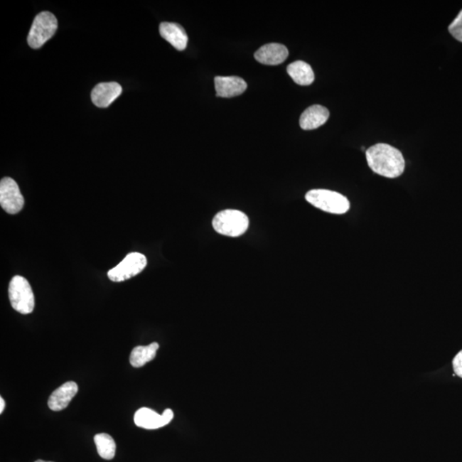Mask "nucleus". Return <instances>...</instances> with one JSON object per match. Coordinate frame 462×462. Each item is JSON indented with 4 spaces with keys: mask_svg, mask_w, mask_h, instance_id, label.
<instances>
[{
    "mask_svg": "<svg viewBox=\"0 0 462 462\" xmlns=\"http://www.w3.org/2000/svg\"><path fill=\"white\" fill-rule=\"evenodd\" d=\"M249 226V217L239 210H224L217 213L213 220V227L216 232L230 237L242 236Z\"/></svg>",
    "mask_w": 462,
    "mask_h": 462,
    "instance_id": "nucleus-2",
    "label": "nucleus"
},
{
    "mask_svg": "<svg viewBox=\"0 0 462 462\" xmlns=\"http://www.w3.org/2000/svg\"><path fill=\"white\" fill-rule=\"evenodd\" d=\"M78 392V385L70 381L58 388L51 394L48 400L49 409L53 411H61L66 409L75 394Z\"/></svg>",
    "mask_w": 462,
    "mask_h": 462,
    "instance_id": "nucleus-12",
    "label": "nucleus"
},
{
    "mask_svg": "<svg viewBox=\"0 0 462 462\" xmlns=\"http://www.w3.org/2000/svg\"><path fill=\"white\" fill-rule=\"evenodd\" d=\"M329 117L328 109L319 104H314L306 109L302 113L300 119L301 128L304 130L318 129L326 123Z\"/></svg>",
    "mask_w": 462,
    "mask_h": 462,
    "instance_id": "nucleus-14",
    "label": "nucleus"
},
{
    "mask_svg": "<svg viewBox=\"0 0 462 462\" xmlns=\"http://www.w3.org/2000/svg\"><path fill=\"white\" fill-rule=\"evenodd\" d=\"M148 264L146 256L141 253H130L123 262L109 271L107 276L112 282H124L125 280L140 274Z\"/></svg>",
    "mask_w": 462,
    "mask_h": 462,
    "instance_id": "nucleus-6",
    "label": "nucleus"
},
{
    "mask_svg": "<svg viewBox=\"0 0 462 462\" xmlns=\"http://www.w3.org/2000/svg\"><path fill=\"white\" fill-rule=\"evenodd\" d=\"M173 417V411L169 409H166L161 415L148 407H142L134 414V421L138 427L155 430L168 425Z\"/></svg>",
    "mask_w": 462,
    "mask_h": 462,
    "instance_id": "nucleus-8",
    "label": "nucleus"
},
{
    "mask_svg": "<svg viewBox=\"0 0 462 462\" xmlns=\"http://www.w3.org/2000/svg\"><path fill=\"white\" fill-rule=\"evenodd\" d=\"M365 156L369 167L377 175L396 178L404 172V158L400 151L392 146L376 144L367 150Z\"/></svg>",
    "mask_w": 462,
    "mask_h": 462,
    "instance_id": "nucleus-1",
    "label": "nucleus"
},
{
    "mask_svg": "<svg viewBox=\"0 0 462 462\" xmlns=\"http://www.w3.org/2000/svg\"><path fill=\"white\" fill-rule=\"evenodd\" d=\"M95 443L98 453L104 460H112L116 453V443L112 436L107 434L95 435Z\"/></svg>",
    "mask_w": 462,
    "mask_h": 462,
    "instance_id": "nucleus-17",
    "label": "nucleus"
},
{
    "mask_svg": "<svg viewBox=\"0 0 462 462\" xmlns=\"http://www.w3.org/2000/svg\"><path fill=\"white\" fill-rule=\"evenodd\" d=\"M287 72L298 85L309 86L314 82L312 67L304 61H296L289 65Z\"/></svg>",
    "mask_w": 462,
    "mask_h": 462,
    "instance_id": "nucleus-15",
    "label": "nucleus"
},
{
    "mask_svg": "<svg viewBox=\"0 0 462 462\" xmlns=\"http://www.w3.org/2000/svg\"><path fill=\"white\" fill-rule=\"evenodd\" d=\"M58 29V20L51 12L42 11L33 20L28 36V43L31 48H41L51 39Z\"/></svg>",
    "mask_w": 462,
    "mask_h": 462,
    "instance_id": "nucleus-5",
    "label": "nucleus"
},
{
    "mask_svg": "<svg viewBox=\"0 0 462 462\" xmlns=\"http://www.w3.org/2000/svg\"><path fill=\"white\" fill-rule=\"evenodd\" d=\"M36 462H52V461H42V460H38Z\"/></svg>",
    "mask_w": 462,
    "mask_h": 462,
    "instance_id": "nucleus-21",
    "label": "nucleus"
},
{
    "mask_svg": "<svg viewBox=\"0 0 462 462\" xmlns=\"http://www.w3.org/2000/svg\"><path fill=\"white\" fill-rule=\"evenodd\" d=\"M159 348V345L157 343H151L148 346L134 348L129 357L130 364H131L132 367L136 368L144 367V365L155 358Z\"/></svg>",
    "mask_w": 462,
    "mask_h": 462,
    "instance_id": "nucleus-16",
    "label": "nucleus"
},
{
    "mask_svg": "<svg viewBox=\"0 0 462 462\" xmlns=\"http://www.w3.org/2000/svg\"><path fill=\"white\" fill-rule=\"evenodd\" d=\"M448 31L457 41L462 42V11L449 25Z\"/></svg>",
    "mask_w": 462,
    "mask_h": 462,
    "instance_id": "nucleus-18",
    "label": "nucleus"
},
{
    "mask_svg": "<svg viewBox=\"0 0 462 462\" xmlns=\"http://www.w3.org/2000/svg\"><path fill=\"white\" fill-rule=\"evenodd\" d=\"M453 367L456 375L462 377V351L457 354L456 358L453 359Z\"/></svg>",
    "mask_w": 462,
    "mask_h": 462,
    "instance_id": "nucleus-19",
    "label": "nucleus"
},
{
    "mask_svg": "<svg viewBox=\"0 0 462 462\" xmlns=\"http://www.w3.org/2000/svg\"><path fill=\"white\" fill-rule=\"evenodd\" d=\"M0 205L9 214L18 213L24 207L18 185L11 178H4L0 182Z\"/></svg>",
    "mask_w": 462,
    "mask_h": 462,
    "instance_id": "nucleus-7",
    "label": "nucleus"
},
{
    "mask_svg": "<svg viewBox=\"0 0 462 462\" xmlns=\"http://www.w3.org/2000/svg\"><path fill=\"white\" fill-rule=\"evenodd\" d=\"M122 91L123 90L117 82L100 83L92 91V102L97 107L107 108L119 97Z\"/></svg>",
    "mask_w": 462,
    "mask_h": 462,
    "instance_id": "nucleus-9",
    "label": "nucleus"
},
{
    "mask_svg": "<svg viewBox=\"0 0 462 462\" xmlns=\"http://www.w3.org/2000/svg\"><path fill=\"white\" fill-rule=\"evenodd\" d=\"M289 56L286 46L279 43L264 45L254 53L255 60L266 65L282 64Z\"/></svg>",
    "mask_w": 462,
    "mask_h": 462,
    "instance_id": "nucleus-10",
    "label": "nucleus"
},
{
    "mask_svg": "<svg viewBox=\"0 0 462 462\" xmlns=\"http://www.w3.org/2000/svg\"><path fill=\"white\" fill-rule=\"evenodd\" d=\"M9 298L12 308L16 312L28 314L35 308V296L31 285L23 276L12 277L9 285Z\"/></svg>",
    "mask_w": 462,
    "mask_h": 462,
    "instance_id": "nucleus-4",
    "label": "nucleus"
},
{
    "mask_svg": "<svg viewBox=\"0 0 462 462\" xmlns=\"http://www.w3.org/2000/svg\"><path fill=\"white\" fill-rule=\"evenodd\" d=\"M159 33L178 51L187 48L188 37L185 29L178 23H162L159 25Z\"/></svg>",
    "mask_w": 462,
    "mask_h": 462,
    "instance_id": "nucleus-13",
    "label": "nucleus"
},
{
    "mask_svg": "<svg viewBox=\"0 0 462 462\" xmlns=\"http://www.w3.org/2000/svg\"><path fill=\"white\" fill-rule=\"evenodd\" d=\"M215 90L217 97L232 98L241 95L247 90V82L238 77H216Z\"/></svg>",
    "mask_w": 462,
    "mask_h": 462,
    "instance_id": "nucleus-11",
    "label": "nucleus"
},
{
    "mask_svg": "<svg viewBox=\"0 0 462 462\" xmlns=\"http://www.w3.org/2000/svg\"><path fill=\"white\" fill-rule=\"evenodd\" d=\"M306 200L321 211L333 214H344L350 208L345 196L328 190H310L306 193Z\"/></svg>",
    "mask_w": 462,
    "mask_h": 462,
    "instance_id": "nucleus-3",
    "label": "nucleus"
},
{
    "mask_svg": "<svg viewBox=\"0 0 462 462\" xmlns=\"http://www.w3.org/2000/svg\"><path fill=\"white\" fill-rule=\"evenodd\" d=\"M6 402L5 400L1 397L0 398V414H2L4 409H5Z\"/></svg>",
    "mask_w": 462,
    "mask_h": 462,
    "instance_id": "nucleus-20",
    "label": "nucleus"
}]
</instances>
